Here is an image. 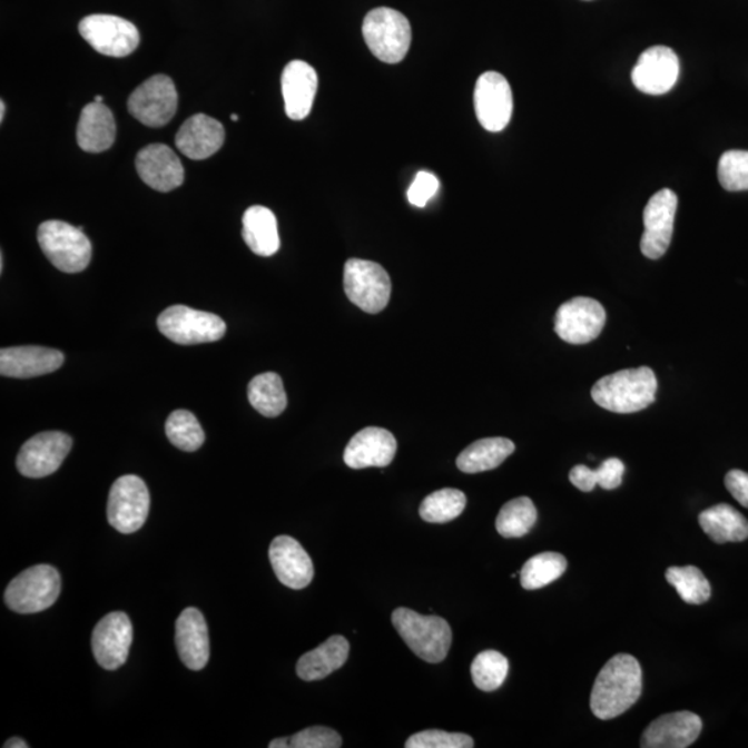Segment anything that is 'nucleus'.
Wrapping results in <instances>:
<instances>
[{"label": "nucleus", "mask_w": 748, "mask_h": 748, "mask_svg": "<svg viewBox=\"0 0 748 748\" xmlns=\"http://www.w3.org/2000/svg\"><path fill=\"white\" fill-rule=\"evenodd\" d=\"M642 667L631 654H616L606 662L594 681L591 695L593 716L609 721L620 717L642 695Z\"/></svg>", "instance_id": "nucleus-1"}, {"label": "nucleus", "mask_w": 748, "mask_h": 748, "mask_svg": "<svg viewBox=\"0 0 748 748\" xmlns=\"http://www.w3.org/2000/svg\"><path fill=\"white\" fill-rule=\"evenodd\" d=\"M657 378L648 366L620 371L599 380L592 398L600 407L614 413H634L656 401Z\"/></svg>", "instance_id": "nucleus-2"}, {"label": "nucleus", "mask_w": 748, "mask_h": 748, "mask_svg": "<svg viewBox=\"0 0 748 748\" xmlns=\"http://www.w3.org/2000/svg\"><path fill=\"white\" fill-rule=\"evenodd\" d=\"M393 626L422 660L439 665L444 661L452 644L450 623L441 617L422 616L411 609L394 610Z\"/></svg>", "instance_id": "nucleus-3"}, {"label": "nucleus", "mask_w": 748, "mask_h": 748, "mask_svg": "<svg viewBox=\"0 0 748 748\" xmlns=\"http://www.w3.org/2000/svg\"><path fill=\"white\" fill-rule=\"evenodd\" d=\"M362 32L371 52L387 65H396L410 52L411 22L400 11L390 8L370 11L362 26Z\"/></svg>", "instance_id": "nucleus-4"}, {"label": "nucleus", "mask_w": 748, "mask_h": 748, "mask_svg": "<svg viewBox=\"0 0 748 748\" xmlns=\"http://www.w3.org/2000/svg\"><path fill=\"white\" fill-rule=\"evenodd\" d=\"M38 243L50 263L65 274H78L92 259V245L82 226L76 228L62 220H47L38 228Z\"/></svg>", "instance_id": "nucleus-5"}, {"label": "nucleus", "mask_w": 748, "mask_h": 748, "mask_svg": "<svg viewBox=\"0 0 748 748\" xmlns=\"http://www.w3.org/2000/svg\"><path fill=\"white\" fill-rule=\"evenodd\" d=\"M60 592L59 571L49 564H38L22 571L9 583L4 602L16 613L33 614L53 606Z\"/></svg>", "instance_id": "nucleus-6"}, {"label": "nucleus", "mask_w": 748, "mask_h": 748, "mask_svg": "<svg viewBox=\"0 0 748 748\" xmlns=\"http://www.w3.org/2000/svg\"><path fill=\"white\" fill-rule=\"evenodd\" d=\"M344 291L356 307L367 314H378L390 302L391 279L382 265L351 258L344 266Z\"/></svg>", "instance_id": "nucleus-7"}, {"label": "nucleus", "mask_w": 748, "mask_h": 748, "mask_svg": "<svg viewBox=\"0 0 748 748\" xmlns=\"http://www.w3.org/2000/svg\"><path fill=\"white\" fill-rule=\"evenodd\" d=\"M158 328L171 342L180 345L214 343L223 338L226 325L219 316L174 305L158 316Z\"/></svg>", "instance_id": "nucleus-8"}, {"label": "nucleus", "mask_w": 748, "mask_h": 748, "mask_svg": "<svg viewBox=\"0 0 748 748\" xmlns=\"http://www.w3.org/2000/svg\"><path fill=\"white\" fill-rule=\"evenodd\" d=\"M149 510V490L138 475H122L112 484L107 503V518L112 529L121 534H134L146 523Z\"/></svg>", "instance_id": "nucleus-9"}, {"label": "nucleus", "mask_w": 748, "mask_h": 748, "mask_svg": "<svg viewBox=\"0 0 748 748\" xmlns=\"http://www.w3.org/2000/svg\"><path fill=\"white\" fill-rule=\"evenodd\" d=\"M79 33L96 52L109 58H127L139 47L140 36L132 22L111 14H92L79 22Z\"/></svg>", "instance_id": "nucleus-10"}, {"label": "nucleus", "mask_w": 748, "mask_h": 748, "mask_svg": "<svg viewBox=\"0 0 748 748\" xmlns=\"http://www.w3.org/2000/svg\"><path fill=\"white\" fill-rule=\"evenodd\" d=\"M178 109V92L171 78L158 73L136 88L128 99V111L150 128H161Z\"/></svg>", "instance_id": "nucleus-11"}, {"label": "nucleus", "mask_w": 748, "mask_h": 748, "mask_svg": "<svg viewBox=\"0 0 748 748\" xmlns=\"http://www.w3.org/2000/svg\"><path fill=\"white\" fill-rule=\"evenodd\" d=\"M606 311L597 299L575 297L560 305L554 317V332L569 344H588L602 333Z\"/></svg>", "instance_id": "nucleus-12"}, {"label": "nucleus", "mask_w": 748, "mask_h": 748, "mask_svg": "<svg viewBox=\"0 0 748 748\" xmlns=\"http://www.w3.org/2000/svg\"><path fill=\"white\" fill-rule=\"evenodd\" d=\"M474 109L481 127L501 132L513 115V94L508 79L496 71H486L478 79Z\"/></svg>", "instance_id": "nucleus-13"}, {"label": "nucleus", "mask_w": 748, "mask_h": 748, "mask_svg": "<svg viewBox=\"0 0 748 748\" xmlns=\"http://www.w3.org/2000/svg\"><path fill=\"white\" fill-rule=\"evenodd\" d=\"M72 447L70 435L45 432L32 436L21 446L17 469L28 479H43L58 472Z\"/></svg>", "instance_id": "nucleus-14"}, {"label": "nucleus", "mask_w": 748, "mask_h": 748, "mask_svg": "<svg viewBox=\"0 0 748 748\" xmlns=\"http://www.w3.org/2000/svg\"><path fill=\"white\" fill-rule=\"evenodd\" d=\"M678 196L671 189H662L650 197L643 213L644 234L640 249L646 258L659 259L671 245Z\"/></svg>", "instance_id": "nucleus-15"}, {"label": "nucleus", "mask_w": 748, "mask_h": 748, "mask_svg": "<svg viewBox=\"0 0 748 748\" xmlns=\"http://www.w3.org/2000/svg\"><path fill=\"white\" fill-rule=\"evenodd\" d=\"M132 639V622L127 614L121 613V611L107 614L98 622L92 633V650L96 661L105 670H118L128 660Z\"/></svg>", "instance_id": "nucleus-16"}, {"label": "nucleus", "mask_w": 748, "mask_h": 748, "mask_svg": "<svg viewBox=\"0 0 748 748\" xmlns=\"http://www.w3.org/2000/svg\"><path fill=\"white\" fill-rule=\"evenodd\" d=\"M679 77V59L672 49L653 47L639 56L632 71V81L640 92L665 95L676 87Z\"/></svg>", "instance_id": "nucleus-17"}, {"label": "nucleus", "mask_w": 748, "mask_h": 748, "mask_svg": "<svg viewBox=\"0 0 748 748\" xmlns=\"http://www.w3.org/2000/svg\"><path fill=\"white\" fill-rule=\"evenodd\" d=\"M136 169L141 180L157 191H173L183 186L185 169L171 147L150 145L136 156Z\"/></svg>", "instance_id": "nucleus-18"}, {"label": "nucleus", "mask_w": 748, "mask_h": 748, "mask_svg": "<svg viewBox=\"0 0 748 748\" xmlns=\"http://www.w3.org/2000/svg\"><path fill=\"white\" fill-rule=\"evenodd\" d=\"M702 729L701 718L690 711L666 713L646 728L643 748H686L695 744Z\"/></svg>", "instance_id": "nucleus-19"}, {"label": "nucleus", "mask_w": 748, "mask_h": 748, "mask_svg": "<svg viewBox=\"0 0 748 748\" xmlns=\"http://www.w3.org/2000/svg\"><path fill=\"white\" fill-rule=\"evenodd\" d=\"M269 560L277 580L287 588H307L314 578V563L309 554L292 537L280 535L272 541Z\"/></svg>", "instance_id": "nucleus-20"}, {"label": "nucleus", "mask_w": 748, "mask_h": 748, "mask_svg": "<svg viewBox=\"0 0 748 748\" xmlns=\"http://www.w3.org/2000/svg\"><path fill=\"white\" fill-rule=\"evenodd\" d=\"M396 440L388 430L366 427L356 433L344 451V462L351 469L385 468L394 461Z\"/></svg>", "instance_id": "nucleus-21"}, {"label": "nucleus", "mask_w": 748, "mask_h": 748, "mask_svg": "<svg viewBox=\"0 0 748 748\" xmlns=\"http://www.w3.org/2000/svg\"><path fill=\"white\" fill-rule=\"evenodd\" d=\"M315 68L303 60L288 62L282 73V94L286 115L291 120L303 121L309 116L317 92Z\"/></svg>", "instance_id": "nucleus-22"}, {"label": "nucleus", "mask_w": 748, "mask_h": 748, "mask_svg": "<svg viewBox=\"0 0 748 748\" xmlns=\"http://www.w3.org/2000/svg\"><path fill=\"white\" fill-rule=\"evenodd\" d=\"M175 643L184 665L200 671L209 660V638L206 619L200 610L187 608L175 626Z\"/></svg>", "instance_id": "nucleus-23"}, {"label": "nucleus", "mask_w": 748, "mask_h": 748, "mask_svg": "<svg viewBox=\"0 0 748 748\" xmlns=\"http://www.w3.org/2000/svg\"><path fill=\"white\" fill-rule=\"evenodd\" d=\"M65 364L58 350L45 347H13L0 351V373L4 377L31 378L52 373Z\"/></svg>", "instance_id": "nucleus-24"}, {"label": "nucleus", "mask_w": 748, "mask_h": 748, "mask_svg": "<svg viewBox=\"0 0 748 748\" xmlns=\"http://www.w3.org/2000/svg\"><path fill=\"white\" fill-rule=\"evenodd\" d=\"M225 141L224 125L206 115L191 116L179 128L175 145L191 160H206L218 152Z\"/></svg>", "instance_id": "nucleus-25"}, {"label": "nucleus", "mask_w": 748, "mask_h": 748, "mask_svg": "<svg viewBox=\"0 0 748 748\" xmlns=\"http://www.w3.org/2000/svg\"><path fill=\"white\" fill-rule=\"evenodd\" d=\"M117 127L115 116L104 104L83 107L77 128V141L83 151L104 152L115 145Z\"/></svg>", "instance_id": "nucleus-26"}, {"label": "nucleus", "mask_w": 748, "mask_h": 748, "mask_svg": "<svg viewBox=\"0 0 748 748\" xmlns=\"http://www.w3.org/2000/svg\"><path fill=\"white\" fill-rule=\"evenodd\" d=\"M350 654L348 640L342 634L328 638L319 648L308 651L297 662V676L303 681L312 682L331 676L339 670Z\"/></svg>", "instance_id": "nucleus-27"}, {"label": "nucleus", "mask_w": 748, "mask_h": 748, "mask_svg": "<svg viewBox=\"0 0 748 748\" xmlns=\"http://www.w3.org/2000/svg\"><path fill=\"white\" fill-rule=\"evenodd\" d=\"M243 239L254 254L272 257L280 248L275 214L269 208L253 206L243 215Z\"/></svg>", "instance_id": "nucleus-28"}, {"label": "nucleus", "mask_w": 748, "mask_h": 748, "mask_svg": "<svg viewBox=\"0 0 748 748\" xmlns=\"http://www.w3.org/2000/svg\"><path fill=\"white\" fill-rule=\"evenodd\" d=\"M514 450L513 442L502 436L479 440L457 456L456 466L466 474L489 472L501 466Z\"/></svg>", "instance_id": "nucleus-29"}, {"label": "nucleus", "mask_w": 748, "mask_h": 748, "mask_svg": "<svg viewBox=\"0 0 748 748\" xmlns=\"http://www.w3.org/2000/svg\"><path fill=\"white\" fill-rule=\"evenodd\" d=\"M699 524L717 543L741 542L748 538V520L727 503L705 510L699 515Z\"/></svg>", "instance_id": "nucleus-30"}, {"label": "nucleus", "mask_w": 748, "mask_h": 748, "mask_svg": "<svg viewBox=\"0 0 748 748\" xmlns=\"http://www.w3.org/2000/svg\"><path fill=\"white\" fill-rule=\"evenodd\" d=\"M248 401L265 417H276L285 412L287 395L279 374H258L248 384Z\"/></svg>", "instance_id": "nucleus-31"}, {"label": "nucleus", "mask_w": 748, "mask_h": 748, "mask_svg": "<svg viewBox=\"0 0 748 748\" xmlns=\"http://www.w3.org/2000/svg\"><path fill=\"white\" fill-rule=\"evenodd\" d=\"M538 519L537 508L530 498L512 499L504 504L496 518V530L503 538H520L529 534Z\"/></svg>", "instance_id": "nucleus-32"}, {"label": "nucleus", "mask_w": 748, "mask_h": 748, "mask_svg": "<svg viewBox=\"0 0 748 748\" xmlns=\"http://www.w3.org/2000/svg\"><path fill=\"white\" fill-rule=\"evenodd\" d=\"M567 570V560L563 554L545 552L535 554L523 565L520 572L521 585L529 591L541 589L559 580Z\"/></svg>", "instance_id": "nucleus-33"}, {"label": "nucleus", "mask_w": 748, "mask_h": 748, "mask_svg": "<svg viewBox=\"0 0 748 748\" xmlns=\"http://www.w3.org/2000/svg\"><path fill=\"white\" fill-rule=\"evenodd\" d=\"M666 578L686 603L702 604L711 597L710 582L695 565L670 567Z\"/></svg>", "instance_id": "nucleus-34"}, {"label": "nucleus", "mask_w": 748, "mask_h": 748, "mask_svg": "<svg viewBox=\"0 0 748 748\" xmlns=\"http://www.w3.org/2000/svg\"><path fill=\"white\" fill-rule=\"evenodd\" d=\"M462 491L444 489L433 492L421 504V518L427 523L442 524L459 518L466 508Z\"/></svg>", "instance_id": "nucleus-35"}, {"label": "nucleus", "mask_w": 748, "mask_h": 748, "mask_svg": "<svg viewBox=\"0 0 748 748\" xmlns=\"http://www.w3.org/2000/svg\"><path fill=\"white\" fill-rule=\"evenodd\" d=\"M169 442L185 452H195L206 441L201 424L191 412L179 410L169 415L166 423Z\"/></svg>", "instance_id": "nucleus-36"}, {"label": "nucleus", "mask_w": 748, "mask_h": 748, "mask_svg": "<svg viewBox=\"0 0 748 748\" xmlns=\"http://www.w3.org/2000/svg\"><path fill=\"white\" fill-rule=\"evenodd\" d=\"M509 661L495 650H485L472 665L473 682L480 690L494 691L506 681Z\"/></svg>", "instance_id": "nucleus-37"}, {"label": "nucleus", "mask_w": 748, "mask_h": 748, "mask_svg": "<svg viewBox=\"0 0 748 748\" xmlns=\"http://www.w3.org/2000/svg\"><path fill=\"white\" fill-rule=\"evenodd\" d=\"M719 184L728 191L748 190V151L724 152L718 164Z\"/></svg>", "instance_id": "nucleus-38"}, {"label": "nucleus", "mask_w": 748, "mask_h": 748, "mask_svg": "<svg viewBox=\"0 0 748 748\" xmlns=\"http://www.w3.org/2000/svg\"><path fill=\"white\" fill-rule=\"evenodd\" d=\"M406 748H472L473 738L464 734H451L445 730H424L406 740Z\"/></svg>", "instance_id": "nucleus-39"}, {"label": "nucleus", "mask_w": 748, "mask_h": 748, "mask_svg": "<svg viewBox=\"0 0 748 748\" xmlns=\"http://www.w3.org/2000/svg\"><path fill=\"white\" fill-rule=\"evenodd\" d=\"M293 748H338L343 746L342 736L326 727L302 730L291 739Z\"/></svg>", "instance_id": "nucleus-40"}, {"label": "nucleus", "mask_w": 748, "mask_h": 748, "mask_svg": "<svg viewBox=\"0 0 748 748\" xmlns=\"http://www.w3.org/2000/svg\"><path fill=\"white\" fill-rule=\"evenodd\" d=\"M440 189V180L434 174L429 171H421L413 180L410 190H407V200L412 206L423 208L436 195Z\"/></svg>", "instance_id": "nucleus-41"}, {"label": "nucleus", "mask_w": 748, "mask_h": 748, "mask_svg": "<svg viewBox=\"0 0 748 748\" xmlns=\"http://www.w3.org/2000/svg\"><path fill=\"white\" fill-rule=\"evenodd\" d=\"M597 472L598 485L603 490H616L622 483V475L626 472V466L617 457H610L594 470Z\"/></svg>", "instance_id": "nucleus-42"}, {"label": "nucleus", "mask_w": 748, "mask_h": 748, "mask_svg": "<svg viewBox=\"0 0 748 748\" xmlns=\"http://www.w3.org/2000/svg\"><path fill=\"white\" fill-rule=\"evenodd\" d=\"M725 485H727L730 495L741 506L748 509V473L741 472V470H730L727 478H725Z\"/></svg>", "instance_id": "nucleus-43"}, {"label": "nucleus", "mask_w": 748, "mask_h": 748, "mask_svg": "<svg viewBox=\"0 0 748 748\" xmlns=\"http://www.w3.org/2000/svg\"><path fill=\"white\" fill-rule=\"evenodd\" d=\"M570 481L575 489L582 492H591L598 485L597 472L583 464L571 469Z\"/></svg>", "instance_id": "nucleus-44"}, {"label": "nucleus", "mask_w": 748, "mask_h": 748, "mask_svg": "<svg viewBox=\"0 0 748 748\" xmlns=\"http://www.w3.org/2000/svg\"><path fill=\"white\" fill-rule=\"evenodd\" d=\"M4 748H28L30 745L20 738H11L3 745Z\"/></svg>", "instance_id": "nucleus-45"}, {"label": "nucleus", "mask_w": 748, "mask_h": 748, "mask_svg": "<svg viewBox=\"0 0 748 748\" xmlns=\"http://www.w3.org/2000/svg\"><path fill=\"white\" fill-rule=\"evenodd\" d=\"M270 748H288L291 746V739H275L269 744Z\"/></svg>", "instance_id": "nucleus-46"}, {"label": "nucleus", "mask_w": 748, "mask_h": 748, "mask_svg": "<svg viewBox=\"0 0 748 748\" xmlns=\"http://www.w3.org/2000/svg\"><path fill=\"white\" fill-rule=\"evenodd\" d=\"M6 105L4 101H0V121L4 120Z\"/></svg>", "instance_id": "nucleus-47"}, {"label": "nucleus", "mask_w": 748, "mask_h": 748, "mask_svg": "<svg viewBox=\"0 0 748 748\" xmlns=\"http://www.w3.org/2000/svg\"><path fill=\"white\" fill-rule=\"evenodd\" d=\"M95 101H96V104H104V98H101L100 95L95 96Z\"/></svg>", "instance_id": "nucleus-48"}, {"label": "nucleus", "mask_w": 748, "mask_h": 748, "mask_svg": "<svg viewBox=\"0 0 748 748\" xmlns=\"http://www.w3.org/2000/svg\"><path fill=\"white\" fill-rule=\"evenodd\" d=\"M230 120L234 121V122L239 121V116H237V115H232V116H230Z\"/></svg>", "instance_id": "nucleus-49"}, {"label": "nucleus", "mask_w": 748, "mask_h": 748, "mask_svg": "<svg viewBox=\"0 0 748 748\" xmlns=\"http://www.w3.org/2000/svg\"><path fill=\"white\" fill-rule=\"evenodd\" d=\"M3 265H4V260H3V254H2V257H0V270H2V272H3Z\"/></svg>", "instance_id": "nucleus-50"}]
</instances>
